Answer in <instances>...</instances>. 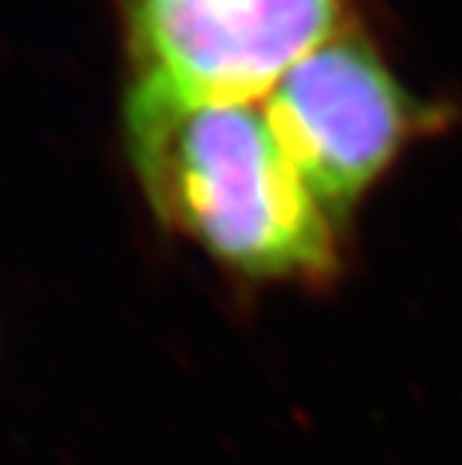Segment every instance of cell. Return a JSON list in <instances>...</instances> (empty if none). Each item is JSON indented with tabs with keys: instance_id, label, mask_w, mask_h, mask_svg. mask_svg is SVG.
Listing matches in <instances>:
<instances>
[{
	"instance_id": "cell-1",
	"label": "cell",
	"mask_w": 462,
	"mask_h": 465,
	"mask_svg": "<svg viewBox=\"0 0 462 465\" xmlns=\"http://www.w3.org/2000/svg\"><path fill=\"white\" fill-rule=\"evenodd\" d=\"M123 133L169 229L250 280H333L339 225L291 163L264 100H208L135 78Z\"/></svg>"
},
{
	"instance_id": "cell-2",
	"label": "cell",
	"mask_w": 462,
	"mask_h": 465,
	"mask_svg": "<svg viewBox=\"0 0 462 465\" xmlns=\"http://www.w3.org/2000/svg\"><path fill=\"white\" fill-rule=\"evenodd\" d=\"M291 163L333 223L355 213L397 156L438 121L397 82L369 39L339 31L264 96Z\"/></svg>"
},
{
	"instance_id": "cell-3",
	"label": "cell",
	"mask_w": 462,
	"mask_h": 465,
	"mask_svg": "<svg viewBox=\"0 0 462 465\" xmlns=\"http://www.w3.org/2000/svg\"><path fill=\"white\" fill-rule=\"evenodd\" d=\"M342 15L346 0H123L139 78L208 100H264Z\"/></svg>"
}]
</instances>
